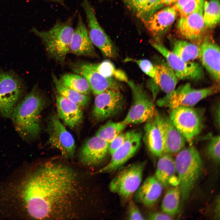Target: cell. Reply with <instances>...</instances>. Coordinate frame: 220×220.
Here are the masks:
<instances>
[{"label":"cell","instance_id":"1","mask_svg":"<svg viewBox=\"0 0 220 220\" xmlns=\"http://www.w3.org/2000/svg\"><path fill=\"white\" fill-rule=\"evenodd\" d=\"M24 178L15 193L28 216L41 219L72 215L81 188L73 170L62 164L49 162Z\"/></svg>","mask_w":220,"mask_h":220},{"label":"cell","instance_id":"2","mask_svg":"<svg viewBox=\"0 0 220 220\" xmlns=\"http://www.w3.org/2000/svg\"><path fill=\"white\" fill-rule=\"evenodd\" d=\"M45 105L36 86L16 105L11 117L16 129L23 138L31 140L40 131V116Z\"/></svg>","mask_w":220,"mask_h":220},{"label":"cell","instance_id":"3","mask_svg":"<svg viewBox=\"0 0 220 220\" xmlns=\"http://www.w3.org/2000/svg\"><path fill=\"white\" fill-rule=\"evenodd\" d=\"M178 152L174 163L183 201L188 199L201 174L203 163L199 152L193 146L183 148Z\"/></svg>","mask_w":220,"mask_h":220},{"label":"cell","instance_id":"4","mask_svg":"<svg viewBox=\"0 0 220 220\" xmlns=\"http://www.w3.org/2000/svg\"><path fill=\"white\" fill-rule=\"evenodd\" d=\"M72 18L65 22H57L50 29L40 31L35 28L31 30L42 40L49 56L63 63L68 53L74 29Z\"/></svg>","mask_w":220,"mask_h":220},{"label":"cell","instance_id":"5","mask_svg":"<svg viewBox=\"0 0 220 220\" xmlns=\"http://www.w3.org/2000/svg\"><path fill=\"white\" fill-rule=\"evenodd\" d=\"M132 94V101L130 108L123 121L127 125L146 122L152 118L156 111L151 98L144 89L142 84L131 80L127 82Z\"/></svg>","mask_w":220,"mask_h":220},{"label":"cell","instance_id":"6","mask_svg":"<svg viewBox=\"0 0 220 220\" xmlns=\"http://www.w3.org/2000/svg\"><path fill=\"white\" fill-rule=\"evenodd\" d=\"M146 163L135 162L123 168L110 182V191L123 200L130 199L141 184Z\"/></svg>","mask_w":220,"mask_h":220},{"label":"cell","instance_id":"7","mask_svg":"<svg viewBox=\"0 0 220 220\" xmlns=\"http://www.w3.org/2000/svg\"><path fill=\"white\" fill-rule=\"evenodd\" d=\"M218 86L196 89L187 83L179 87L157 101L158 105L171 109L179 106L193 107L202 99L217 93Z\"/></svg>","mask_w":220,"mask_h":220},{"label":"cell","instance_id":"8","mask_svg":"<svg viewBox=\"0 0 220 220\" xmlns=\"http://www.w3.org/2000/svg\"><path fill=\"white\" fill-rule=\"evenodd\" d=\"M25 90L23 82L12 71L0 72V113L11 117Z\"/></svg>","mask_w":220,"mask_h":220},{"label":"cell","instance_id":"9","mask_svg":"<svg viewBox=\"0 0 220 220\" xmlns=\"http://www.w3.org/2000/svg\"><path fill=\"white\" fill-rule=\"evenodd\" d=\"M169 117L186 141L189 142L199 134L202 129L200 114L192 107L179 106L172 109Z\"/></svg>","mask_w":220,"mask_h":220},{"label":"cell","instance_id":"10","mask_svg":"<svg viewBox=\"0 0 220 220\" xmlns=\"http://www.w3.org/2000/svg\"><path fill=\"white\" fill-rule=\"evenodd\" d=\"M81 6L86 15L88 27V31L92 43L100 50L105 57H115L117 53L115 46L100 24L89 0H82Z\"/></svg>","mask_w":220,"mask_h":220},{"label":"cell","instance_id":"11","mask_svg":"<svg viewBox=\"0 0 220 220\" xmlns=\"http://www.w3.org/2000/svg\"><path fill=\"white\" fill-rule=\"evenodd\" d=\"M151 44L164 57L178 79L197 80L203 78L204 71L199 64L183 61L158 41H152Z\"/></svg>","mask_w":220,"mask_h":220},{"label":"cell","instance_id":"12","mask_svg":"<svg viewBox=\"0 0 220 220\" xmlns=\"http://www.w3.org/2000/svg\"><path fill=\"white\" fill-rule=\"evenodd\" d=\"M72 70L86 79L95 95L110 89L120 90L122 88L119 83L112 78L105 77L95 68L94 63L78 62L70 64Z\"/></svg>","mask_w":220,"mask_h":220},{"label":"cell","instance_id":"13","mask_svg":"<svg viewBox=\"0 0 220 220\" xmlns=\"http://www.w3.org/2000/svg\"><path fill=\"white\" fill-rule=\"evenodd\" d=\"M96 95L92 115L97 121L114 116L123 108L124 98L120 90H108Z\"/></svg>","mask_w":220,"mask_h":220},{"label":"cell","instance_id":"14","mask_svg":"<svg viewBox=\"0 0 220 220\" xmlns=\"http://www.w3.org/2000/svg\"><path fill=\"white\" fill-rule=\"evenodd\" d=\"M127 137L123 144L111 155L109 162L99 172L107 173L117 170L131 158L138 150L142 138L141 132L132 130L126 132Z\"/></svg>","mask_w":220,"mask_h":220},{"label":"cell","instance_id":"15","mask_svg":"<svg viewBox=\"0 0 220 220\" xmlns=\"http://www.w3.org/2000/svg\"><path fill=\"white\" fill-rule=\"evenodd\" d=\"M46 131L48 142L52 147L58 149L66 156L74 154L75 146L74 138L61 123L58 116L53 115L50 117Z\"/></svg>","mask_w":220,"mask_h":220},{"label":"cell","instance_id":"16","mask_svg":"<svg viewBox=\"0 0 220 220\" xmlns=\"http://www.w3.org/2000/svg\"><path fill=\"white\" fill-rule=\"evenodd\" d=\"M204 1L192 13L180 17L177 22V29L179 34L184 38L194 43L196 42L200 43L205 30L206 27L203 17Z\"/></svg>","mask_w":220,"mask_h":220},{"label":"cell","instance_id":"17","mask_svg":"<svg viewBox=\"0 0 220 220\" xmlns=\"http://www.w3.org/2000/svg\"><path fill=\"white\" fill-rule=\"evenodd\" d=\"M155 117L162 134L164 153L178 152L183 148L186 140L173 124L169 117L156 112Z\"/></svg>","mask_w":220,"mask_h":220},{"label":"cell","instance_id":"18","mask_svg":"<svg viewBox=\"0 0 220 220\" xmlns=\"http://www.w3.org/2000/svg\"><path fill=\"white\" fill-rule=\"evenodd\" d=\"M200 58L203 65L213 79L217 82L220 80V48L213 40L207 38L199 45Z\"/></svg>","mask_w":220,"mask_h":220},{"label":"cell","instance_id":"19","mask_svg":"<svg viewBox=\"0 0 220 220\" xmlns=\"http://www.w3.org/2000/svg\"><path fill=\"white\" fill-rule=\"evenodd\" d=\"M69 52L77 56H94L96 54L88 30L80 14L76 28L74 30Z\"/></svg>","mask_w":220,"mask_h":220},{"label":"cell","instance_id":"20","mask_svg":"<svg viewBox=\"0 0 220 220\" xmlns=\"http://www.w3.org/2000/svg\"><path fill=\"white\" fill-rule=\"evenodd\" d=\"M109 144L96 135L88 139L81 149L80 157L81 161L89 165L100 163L108 152Z\"/></svg>","mask_w":220,"mask_h":220},{"label":"cell","instance_id":"21","mask_svg":"<svg viewBox=\"0 0 220 220\" xmlns=\"http://www.w3.org/2000/svg\"><path fill=\"white\" fill-rule=\"evenodd\" d=\"M178 13L173 6H167L155 12L145 24L152 35L157 37L166 32L173 23Z\"/></svg>","mask_w":220,"mask_h":220},{"label":"cell","instance_id":"22","mask_svg":"<svg viewBox=\"0 0 220 220\" xmlns=\"http://www.w3.org/2000/svg\"><path fill=\"white\" fill-rule=\"evenodd\" d=\"M163 185L155 176L147 178L134 193L135 200L146 207L152 206L162 194Z\"/></svg>","mask_w":220,"mask_h":220},{"label":"cell","instance_id":"23","mask_svg":"<svg viewBox=\"0 0 220 220\" xmlns=\"http://www.w3.org/2000/svg\"><path fill=\"white\" fill-rule=\"evenodd\" d=\"M56 100L59 118L71 128L80 123L83 118L80 107L59 94L56 96Z\"/></svg>","mask_w":220,"mask_h":220},{"label":"cell","instance_id":"24","mask_svg":"<svg viewBox=\"0 0 220 220\" xmlns=\"http://www.w3.org/2000/svg\"><path fill=\"white\" fill-rule=\"evenodd\" d=\"M146 123L144 137L145 143L152 155L160 157L164 153V148L162 134L155 116Z\"/></svg>","mask_w":220,"mask_h":220},{"label":"cell","instance_id":"25","mask_svg":"<svg viewBox=\"0 0 220 220\" xmlns=\"http://www.w3.org/2000/svg\"><path fill=\"white\" fill-rule=\"evenodd\" d=\"M164 153L160 156L155 177L165 187L170 184L174 185H178V178L175 176L174 160L169 154Z\"/></svg>","mask_w":220,"mask_h":220},{"label":"cell","instance_id":"26","mask_svg":"<svg viewBox=\"0 0 220 220\" xmlns=\"http://www.w3.org/2000/svg\"><path fill=\"white\" fill-rule=\"evenodd\" d=\"M154 82L166 94L175 89L178 78L166 61H163L156 65Z\"/></svg>","mask_w":220,"mask_h":220},{"label":"cell","instance_id":"27","mask_svg":"<svg viewBox=\"0 0 220 220\" xmlns=\"http://www.w3.org/2000/svg\"><path fill=\"white\" fill-rule=\"evenodd\" d=\"M129 9L145 23L157 11L160 0H124Z\"/></svg>","mask_w":220,"mask_h":220},{"label":"cell","instance_id":"28","mask_svg":"<svg viewBox=\"0 0 220 220\" xmlns=\"http://www.w3.org/2000/svg\"><path fill=\"white\" fill-rule=\"evenodd\" d=\"M172 51L181 59L187 62L199 58L200 53L199 45L184 40L175 41Z\"/></svg>","mask_w":220,"mask_h":220},{"label":"cell","instance_id":"29","mask_svg":"<svg viewBox=\"0 0 220 220\" xmlns=\"http://www.w3.org/2000/svg\"><path fill=\"white\" fill-rule=\"evenodd\" d=\"M59 79L61 84L64 86L81 94L88 95L92 91L86 79L78 74H64L61 75Z\"/></svg>","mask_w":220,"mask_h":220},{"label":"cell","instance_id":"30","mask_svg":"<svg viewBox=\"0 0 220 220\" xmlns=\"http://www.w3.org/2000/svg\"><path fill=\"white\" fill-rule=\"evenodd\" d=\"M52 78L56 89L59 94L70 101L75 103L80 107H84L87 105L90 101V97L62 85L59 79L53 73Z\"/></svg>","mask_w":220,"mask_h":220},{"label":"cell","instance_id":"31","mask_svg":"<svg viewBox=\"0 0 220 220\" xmlns=\"http://www.w3.org/2000/svg\"><path fill=\"white\" fill-rule=\"evenodd\" d=\"M220 17L219 0L205 1L203 17L206 27L210 28L215 27L219 23Z\"/></svg>","mask_w":220,"mask_h":220},{"label":"cell","instance_id":"32","mask_svg":"<svg viewBox=\"0 0 220 220\" xmlns=\"http://www.w3.org/2000/svg\"><path fill=\"white\" fill-rule=\"evenodd\" d=\"M180 190L179 187H175L169 189L163 199L161 209L163 211L170 216L176 214L179 211Z\"/></svg>","mask_w":220,"mask_h":220},{"label":"cell","instance_id":"33","mask_svg":"<svg viewBox=\"0 0 220 220\" xmlns=\"http://www.w3.org/2000/svg\"><path fill=\"white\" fill-rule=\"evenodd\" d=\"M127 125L123 120L118 122L109 121L100 127L96 135L109 143L123 132Z\"/></svg>","mask_w":220,"mask_h":220},{"label":"cell","instance_id":"34","mask_svg":"<svg viewBox=\"0 0 220 220\" xmlns=\"http://www.w3.org/2000/svg\"><path fill=\"white\" fill-rule=\"evenodd\" d=\"M205 0H178L173 6L180 17L187 16L194 11Z\"/></svg>","mask_w":220,"mask_h":220},{"label":"cell","instance_id":"35","mask_svg":"<svg viewBox=\"0 0 220 220\" xmlns=\"http://www.w3.org/2000/svg\"><path fill=\"white\" fill-rule=\"evenodd\" d=\"M220 140L219 135L212 137L210 139L206 148L208 156L217 163L220 162Z\"/></svg>","mask_w":220,"mask_h":220},{"label":"cell","instance_id":"36","mask_svg":"<svg viewBox=\"0 0 220 220\" xmlns=\"http://www.w3.org/2000/svg\"><path fill=\"white\" fill-rule=\"evenodd\" d=\"M124 61L135 63L144 73L154 80L156 74V66L149 60L146 59H136L127 57L125 59Z\"/></svg>","mask_w":220,"mask_h":220},{"label":"cell","instance_id":"37","mask_svg":"<svg viewBox=\"0 0 220 220\" xmlns=\"http://www.w3.org/2000/svg\"><path fill=\"white\" fill-rule=\"evenodd\" d=\"M95 69L103 76L112 78L116 70L115 66L110 61L106 60L100 63L94 64Z\"/></svg>","mask_w":220,"mask_h":220},{"label":"cell","instance_id":"38","mask_svg":"<svg viewBox=\"0 0 220 220\" xmlns=\"http://www.w3.org/2000/svg\"><path fill=\"white\" fill-rule=\"evenodd\" d=\"M128 210V219H145L138 207L133 201H131L129 202Z\"/></svg>","mask_w":220,"mask_h":220},{"label":"cell","instance_id":"39","mask_svg":"<svg viewBox=\"0 0 220 220\" xmlns=\"http://www.w3.org/2000/svg\"><path fill=\"white\" fill-rule=\"evenodd\" d=\"M127 137V133L122 132L119 134L109 144L108 152L111 155L124 143Z\"/></svg>","mask_w":220,"mask_h":220},{"label":"cell","instance_id":"40","mask_svg":"<svg viewBox=\"0 0 220 220\" xmlns=\"http://www.w3.org/2000/svg\"><path fill=\"white\" fill-rule=\"evenodd\" d=\"M148 220H171V216L166 213L160 212H153L150 214L147 217Z\"/></svg>","mask_w":220,"mask_h":220},{"label":"cell","instance_id":"41","mask_svg":"<svg viewBox=\"0 0 220 220\" xmlns=\"http://www.w3.org/2000/svg\"><path fill=\"white\" fill-rule=\"evenodd\" d=\"M113 77L118 80L126 82L128 80L126 74L120 69H116Z\"/></svg>","mask_w":220,"mask_h":220},{"label":"cell","instance_id":"42","mask_svg":"<svg viewBox=\"0 0 220 220\" xmlns=\"http://www.w3.org/2000/svg\"><path fill=\"white\" fill-rule=\"evenodd\" d=\"M214 109V119L215 125L219 128L220 127V104L219 103L215 105Z\"/></svg>","mask_w":220,"mask_h":220},{"label":"cell","instance_id":"43","mask_svg":"<svg viewBox=\"0 0 220 220\" xmlns=\"http://www.w3.org/2000/svg\"><path fill=\"white\" fill-rule=\"evenodd\" d=\"M178 0H160L157 7V11L162 7L174 4Z\"/></svg>","mask_w":220,"mask_h":220},{"label":"cell","instance_id":"44","mask_svg":"<svg viewBox=\"0 0 220 220\" xmlns=\"http://www.w3.org/2000/svg\"><path fill=\"white\" fill-rule=\"evenodd\" d=\"M217 201L216 202V206H215V218H217L218 219L219 218V219L220 218V198L219 196H218V197L217 198Z\"/></svg>","mask_w":220,"mask_h":220},{"label":"cell","instance_id":"45","mask_svg":"<svg viewBox=\"0 0 220 220\" xmlns=\"http://www.w3.org/2000/svg\"><path fill=\"white\" fill-rule=\"evenodd\" d=\"M51 1L60 3L62 4L63 3V0H51Z\"/></svg>","mask_w":220,"mask_h":220}]
</instances>
